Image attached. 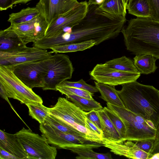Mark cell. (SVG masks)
Listing matches in <instances>:
<instances>
[{
  "label": "cell",
  "instance_id": "obj_1",
  "mask_svg": "<svg viewBox=\"0 0 159 159\" xmlns=\"http://www.w3.org/2000/svg\"><path fill=\"white\" fill-rule=\"evenodd\" d=\"M84 17L69 30L53 37H44L39 41V47L51 49L59 45L95 40L96 45L119 34L126 22L125 17L110 14L95 5H89Z\"/></svg>",
  "mask_w": 159,
  "mask_h": 159
},
{
  "label": "cell",
  "instance_id": "obj_2",
  "mask_svg": "<svg viewBox=\"0 0 159 159\" xmlns=\"http://www.w3.org/2000/svg\"><path fill=\"white\" fill-rule=\"evenodd\" d=\"M121 32L126 49L132 54H148L159 59V21L150 17L131 19Z\"/></svg>",
  "mask_w": 159,
  "mask_h": 159
},
{
  "label": "cell",
  "instance_id": "obj_3",
  "mask_svg": "<svg viewBox=\"0 0 159 159\" xmlns=\"http://www.w3.org/2000/svg\"><path fill=\"white\" fill-rule=\"evenodd\" d=\"M122 86L117 92L125 108L151 121L157 129L159 124V90L136 81Z\"/></svg>",
  "mask_w": 159,
  "mask_h": 159
},
{
  "label": "cell",
  "instance_id": "obj_4",
  "mask_svg": "<svg viewBox=\"0 0 159 159\" xmlns=\"http://www.w3.org/2000/svg\"><path fill=\"white\" fill-rule=\"evenodd\" d=\"M48 112L64 124L84 134L88 140L102 143V137L88 128L86 122L87 112L67 98L59 97L54 106L48 107Z\"/></svg>",
  "mask_w": 159,
  "mask_h": 159
},
{
  "label": "cell",
  "instance_id": "obj_5",
  "mask_svg": "<svg viewBox=\"0 0 159 159\" xmlns=\"http://www.w3.org/2000/svg\"><path fill=\"white\" fill-rule=\"evenodd\" d=\"M0 84L8 98L18 100L25 105L33 102L43 103L41 98L16 76L11 66L0 65Z\"/></svg>",
  "mask_w": 159,
  "mask_h": 159
},
{
  "label": "cell",
  "instance_id": "obj_6",
  "mask_svg": "<svg viewBox=\"0 0 159 159\" xmlns=\"http://www.w3.org/2000/svg\"><path fill=\"white\" fill-rule=\"evenodd\" d=\"M39 129L41 135L48 143L58 149L70 150L73 148H97L103 144L90 141L82 136L62 132L51 126L40 124Z\"/></svg>",
  "mask_w": 159,
  "mask_h": 159
},
{
  "label": "cell",
  "instance_id": "obj_7",
  "mask_svg": "<svg viewBox=\"0 0 159 159\" xmlns=\"http://www.w3.org/2000/svg\"><path fill=\"white\" fill-rule=\"evenodd\" d=\"M26 151L29 159H55L57 148L49 144L42 135L23 127L16 133Z\"/></svg>",
  "mask_w": 159,
  "mask_h": 159
},
{
  "label": "cell",
  "instance_id": "obj_8",
  "mask_svg": "<svg viewBox=\"0 0 159 159\" xmlns=\"http://www.w3.org/2000/svg\"><path fill=\"white\" fill-rule=\"evenodd\" d=\"M107 107L113 110L120 118L125 128L126 136L123 141L135 142L155 140L157 129L140 123L135 120L132 112L126 108L107 103Z\"/></svg>",
  "mask_w": 159,
  "mask_h": 159
},
{
  "label": "cell",
  "instance_id": "obj_9",
  "mask_svg": "<svg viewBox=\"0 0 159 159\" xmlns=\"http://www.w3.org/2000/svg\"><path fill=\"white\" fill-rule=\"evenodd\" d=\"M50 58L11 66L16 76L28 87L32 89L34 88H42L44 85L50 63Z\"/></svg>",
  "mask_w": 159,
  "mask_h": 159
},
{
  "label": "cell",
  "instance_id": "obj_10",
  "mask_svg": "<svg viewBox=\"0 0 159 159\" xmlns=\"http://www.w3.org/2000/svg\"><path fill=\"white\" fill-rule=\"evenodd\" d=\"M74 68L69 57L62 53H55L50 58L48 70L45 79L43 90L57 91L56 87L70 79Z\"/></svg>",
  "mask_w": 159,
  "mask_h": 159
},
{
  "label": "cell",
  "instance_id": "obj_11",
  "mask_svg": "<svg viewBox=\"0 0 159 159\" xmlns=\"http://www.w3.org/2000/svg\"><path fill=\"white\" fill-rule=\"evenodd\" d=\"M54 52L33 46L26 45L11 52L0 51V65L14 66L22 63L49 59Z\"/></svg>",
  "mask_w": 159,
  "mask_h": 159
},
{
  "label": "cell",
  "instance_id": "obj_12",
  "mask_svg": "<svg viewBox=\"0 0 159 159\" xmlns=\"http://www.w3.org/2000/svg\"><path fill=\"white\" fill-rule=\"evenodd\" d=\"M91 79L114 87L136 81L140 74L120 71L109 67L104 64L96 65L89 72Z\"/></svg>",
  "mask_w": 159,
  "mask_h": 159
},
{
  "label": "cell",
  "instance_id": "obj_13",
  "mask_svg": "<svg viewBox=\"0 0 159 159\" xmlns=\"http://www.w3.org/2000/svg\"><path fill=\"white\" fill-rule=\"evenodd\" d=\"M89 6L86 1L79 2L72 9L58 16L48 25L44 37H55L60 34L64 28L73 27L84 17Z\"/></svg>",
  "mask_w": 159,
  "mask_h": 159
},
{
  "label": "cell",
  "instance_id": "obj_14",
  "mask_svg": "<svg viewBox=\"0 0 159 159\" xmlns=\"http://www.w3.org/2000/svg\"><path fill=\"white\" fill-rule=\"evenodd\" d=\"M48 25L40 15L28 22L17 25L11 24L7 28L15 33L26 45L43 38Z\"/></svg>",
  "mask_w": 159,
  "mask_h": 159
},
{
  "label": "cell",
  "instance_id": "obj_15",
  "mask_svg": "<svg viewBox=\"0 0 159 159\" xmlns=\"http://www.w3.org/2000/svg\"><path fill=\"white\" fill-rule=\"evenodd\" d=\"M77 0H39L36 7L49 25L59 16L74 8Z\"/></svg>",
  "mask_w": 159,
  "mask_h": 159
},
{
  "label": "cell",
  "instance_id": "obj_16",
  "mask_svg": "<svg viewBox=\"0 0 159 159\" xmlns=\"http://www.w3.org/2000/svg\"><path fill=\"white\" fill-rule=\"evenodd\" d=\"M103 146L115 154L134 159H150L153 154L140 149L135 142L129 140L113 141L102 139Z\"/></svg>",
  "mask_w": 159,
  "mask_h": 159
},
{
  "label": "cell",
  "instance_id": "obj_17",
  "mask_svg": "<svg viewBox=\"0 0 159 159\" xmlns=\"http://www.w3.org/2000/svg\"><path fill=\"white\" fill-rule=\"evenodd\" d=\"M0 147L17 159H29L26 151L16 134H9L0 129Z\"/></svg>",
  "mask_w": 159,
  "mask_h": 159
},
{
  "label": "cell",
  "instance_id": "obj_18",
  "mask_svg": "<svg viewBox=\"0 0 159 159\" xmlns=\"http://www.w3.org/2000/svg\"><path fill=\"white\" fill-rule=\"evenodd\" d=\"M26 45L13 31L7 28L0 31V51L11 52Z\"/></svg>",
  "mask_w": 159,
  "mask_h": 159
},
{
  "label": "cell",
  "instance_id": "obj_19",
  "mask_svg": "<svg viewBox=\"0 0 159 159\" xmlns=\"http://www.w3.org/2000/svg\"><path fill=\"white\" fill-rule=\"evenodd\" d=\"M94 83L95 86L101 94L100 98L107 103L125 108L115 87L95 81Z\"/></svg>",
  "mask_w": 159,
  "mask_h": 159
},
{
  "label": "cell",
  "instance_id": "obj_20",
  "mask_svg": "<svg viewBox=\"0 0 159 159\" xmlns=\"http://www.w3.org/2000/svg\"><path fill=\"white\" fill-rule=\"evenodd\" d=\"M133 59L134 65L140 74L148 75L154 73L158 68L156 65L157 59L152 55L137 54Z\"/></svg>",
  "mask_w": 159,
  "mask_h": 159
},
{
  "label": "cell",
  "instance_id": "obj_21",
  "mask_svg": "<svg viewBox=\"0 0 159 159\" xmlns=\"http://www.w3.org/2000/svg\"><path fill=\"white\" fill-rule=\"evenodd\" d=\"M100 120L101 129L103 132L102 139L118 141L120 137L111 120L103 110H97Z\"/></svg>",
  "mask_w": 159,
  "mask_h": 159
},
{
  "label": "cell",
  "instance_id": "obj_22",
  "mask_svg": "<svg viewBox=\"0 0 159 159\" xmlns=\"http://www.w3.org/2000/svg\"><path fill=\"white\" fill-rule=\"evenodd\" d=\"M39 9L35 7H28L9 15L7 21L11 24L17 25L29 22L40 15Z\"/></svg>",
  "mask_w": 159,
  "mask_h": 159
},
{
  "label": "cell",
  "instance_id": "obj_23",
  "mask_svg": "<svg viewBox=\"0 0 159 159\" xmlns=\"http://www.w3.org/2000/svg\"><path fill=\"white\" fill-rule=\"evenodd\" d=\"M126 9L128 13L137 17H151L148 0H129Z\"/></svg>",
  "mask_w": 159,
  "mask_h": 159
},
{
  "label": "cell",
  "instance_id": "obj_24",
  "mask_svg": "<svg viewBox=\"0 0 159 159\" xmlns=\"http://www.w3.org/2000/svg\"><path fill=\"white\" fill-rule=\"evenodd\" d=\"M127 2L126 0H105L98 7L110 14L125 17Z\"/></svg>",
  "mask_w": 159,
  "mask_h": 159
},
{
  "label": "cell",
  "instance_id": "obj_25",
  "mask_svg": "<svg viewBox=\"0 0 159 159\" xmlns=\"http://www.w3.org/2000/svg\"><path fill=\"white\" fill-rule=\"evenodd\" d=\"M104 64L109 67L121 71L139 73L135 66L133 61L125 56L108 61Z\"/></svg>",
  "mask_w": 159,
  "mask_h": 159
},
{
  "label": "cell",
  "instance_id": "obj_26",
  "mask_svg": "<svg viewBox=\"0 0 159 159\" xmlns=\"http://www.w3.org/2000/svg\"><path fill=\"white\" fill-rule=\"evenodd\" d=\"M96 45V41L93 40L77 43L62 44L51 48L55 53H65L82 51Z\"/></svg>",
  "mask_w": 159,
  "mask_h": 159
},
{
  "label": "cell",
  "instance_id": "obj_27",
  "mask_svg": "<svg viewBox=\"0 0 159 159\" xmlns=\"http://www.w3.org/2000/svg\"><path fill=\"white\" fill-rule=\"evenodd\" d=\"M66 97L81 109L86 112L102 110L103 108L101 105L93 98L89 99L75 95H68Z\"/></svg>",
  "mask_w": 159,
  "mask_h": 159
},
{
  "label": "cell",
  "instance_id": "obj_28",
  "mask_svg": "<svg viewBox=\"0 0 159 159\" xmlns=\"http://www.w3.org/2000/svg\"><path fill=\"white\" fill-rule=\"evenodd\" d=\"M26 105L29 109V115L40 124L44 123L46 118L49 114L48 107L38 102L30 103Z\"/></svg>",
  "mask_w": 159,
  "mask_h": 159
},
{
  "label": "cell",
  "instance_id": "obj_29",
  "mask_svg": "<svg viewBox=\"0 0 159 159\" xmlns=\"http://www.w3.org/2000/svg\"><path fill=\"white\" fill-rule=\"evenodd\" d=\"M70 151L76 153V159H112L110 153H99L94 151L91 148H73Z\"/></svg>",
  "mask_w": 159,
  "mask_h": 159
},
{
  "label": "cell",
  "instance_id": "obj_30",
  "mask_svg": "<svg viewBox=\"0 0 159 159\" xmlns=\"http://www.w3.org/2000/svg\"><path fill=\"white\" fill-rule=\"evenodd\" d=\"M43 124L53 127L63 133L82 136L86 139L84 134L67 126L49 114L46 117Z\"/></svg>",
  "mask_w": 159,
  "mask_h": 159
},
{
  "label": "cell",
  "instance_id": "obj_31",
  "mask_svg": "<svg viewBox=\"0 0 159 159\" xmlns=\"http://www.w3.org/2000/svg\"><path fill=\"white\" fill-rule=\"evenodd\" d=\"M103 110L108 116L118 132L121 139L123 141L125 138L126 130L125 125L118 116L112 110L105 107Z\"/></svg>",
  "mask_w": 159,
  "mask_h": 159
},
{
  "label": "cell",
  "instance_id": "obj_32",
  "mask_svg": "<svg viewBox=\"0 0 159 159\" xmlns=\"http://www.w3.org/2000/svg\"><path fill=\"white\" fill-rule=\"evenodd\" d=\"M58 91L62 94L66 95H75L89 99H93V93L87 90L73 87L58 85L56 87Z\"/></svg>",
  "mask_w": 159,
  "mask_h": 159
},
{
  "label": "cell",
  "instance_id": "obj_33",
  "mask_svg": "<svg viewBox=\"0 0 159 159\" xmlns=\"http://www.w3.org/2000/svg\"><path fill=\"white\" fill-rule=\"evenodd\" d=\"M59 85L79 88L87 90L93 93L98 92L95 86L87 84L82 79L76 82H71L67 80H66L62 82Z\"/></svg>",
  "mask_w": 159,
  "mask_h": 159
},
{
  "label": "cell",
  "instance_id": "obj_34",
  "mask_svg": "<svg viewBox=\"0 0 159 159\" xmlns=\"http://www.w3.org/2000/svg\"><path fill=\"white\" fill-rule=\"evenodd\" d=\"M149 3L151 18L159 21V0H148Z\"/></svg>",
  "mask_w": 159,
  "mask_h": 159
},
{
  "label": "cell",
  "instance_id": "obj_35",
  "mask_svg": "<svg viewBox=\"0 0 159 159\" xmlns=\"http://www.w3.org/2000/svg\"><path fill=\"white\" fill-rule=\"evenodd\" d=\"M139 148L147 153H151L154 146L155 140H148L135 142Z\"/></svg>",
  "mask_w": 159,
  "mask_h": 159
},
{
  "label": "cell",
  "instance_id": "obj_36",
  "mask_svg": "<svg viewBox=\"0 0 159 159\" xmlns=\"http://www.w3.org/2000/svg\"><path fill=\"white\" fill-rule=\"evenodd\" d=\"M86 116L88 119L101 129L100 120L98 115L97 110H94L87 112Z\"/></svg>",
  "mask_w": 159,
  "mask_h": 159
},
{
  "label": "cell",
  "instance_id": "obj_37",
  "mask_svg": "<svg viewBox=\"0 0 159 159\" xmlns=\"http://www.w3.org/2000/svg\"><path fill=\"white\" fill-rule=\"evenodd\" d=\"M14 0H0V10L3 11L13 7Z\"/></svg>",
  "mask_w": 159,
  "mask_h": 159
},
{
  "label": "cell",
  "instance_id": "obj_38",
  "mask_svg": "<svg viewBox=\"0 0 159 159\" xmlns=\"http://www.w3.org/2000/svg\"><path fill=\"white\" fill-rule=\"evenodd\" d=\"M86 122L89 129L100 135L102 138L103 132L101 129L98 128L87 118L86 119Z\"/></svg>",
  "mask_w": 159,
  "mask_h": 159
},
{
  "label": "cell",
  "instance_id": "obj_39",
  "mask_svg": "<svg viewBox=\"0 0 159 159\" xmlns=\"http://www.w3.org/2000/svg\"><path fill=\"white\" fill-rule=\"evenodd\" d=\"M157 152H159V124L157 128L154 147L151 153L153 154Z\"/></svg>",
  "mask_w": 159,
  "mask_h": 159
},
{
  "label": "cell",
  "instance_id": "obj_40",
  "mask_svg": "<svg viewBox=\"0 0 159 159\" xmlns=\"http://www.w3.org/2000/svg\"><path fill=\"white\" fill-rule=\"evenodd\" d=\"M0 159H16V157L0 147Z\"/></svg>",
  "mask_w": 159,
  "mask_h": 159
},
{
  "label": "cell",
  "instance_id": "obj_41",
  "mask_svg": "<svg viewBox=\"0 0 159 159\" xmlns=\"http://www.w3.org/2000/svg\"><path fill=\"white\" fill-rule=\"evenodd\" d=\"M0 94L1 97L2 98L4 99L8 102L11 108L19 116V117L20 118L21 120H22L21 118L19 116L18 114L16 112L15 110H14V108L11 105V103L10 102V101L8 100V98L6 92L3 86L1 84H0Z\"/></svg>",
  "mask_w": 159,
  "mask_h": 159
},
{
  "label": "cell",
  "instance_id": "obj_42",
  "mask_svg": "<svg viewBox=\"0 0 159 159\" xmlns=\"http://www.w3.org/2000/svg\"><path fill=\"white\" fill-rule=\"evenodd\" d=\"M105 0H89L88 2L89 5L95 4L98 6L101 5Z\"/></svg>",
  "mask_w": 159,
  "mask_h": 159
},
{
  "label": "cell",
  "instance_id": "obj_43",
  "mask_svg": "<svg viewBox=\"0 0 159 159\" xmlns=\"http://www.w3.org/2000/svg\"><path fill=\"white\" fill-rule=\"evenodd\" d=\"M32 0H14L13 6L18 4H26Z\"/></svg>",
  "mask_w": 159,
  "mask_h": 159
},
{
  "label": "cell",
  "instance_id": "obj_44",
  "mask_svg": "<svg viewBox=\"0 0 159 159\" xmlns=\"http://www.w3.org/2000/svg\"><path fill=\"white\" fill-rule=\"evenodd\" d=\"M159 159V152L155 153L152 156L150 159Z\"/></svg>",
  "mask_w": 159,
  "mask_h": 159
},
{
  "label": "cell",
  "instance_id": "obj_45",
  "mask_svg": "<svg viewBox=\"0 0 159 159\" xmlns=\"http://www.w3.org/2000/svg\"><path fill=\"white\" fill-rule=\"evenodd\" d=\"M127 0V2H128V1L129 0Z\"/></svg>",
  "mask_w": 159,
  "mask_h": 159
}]
</instances>
